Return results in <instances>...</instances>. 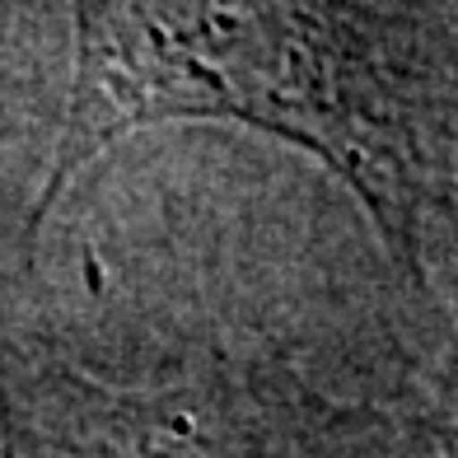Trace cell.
<instances>
[{
    "instance_id": "1",
    "label": "cell",
    "mask_w": 458,
    "mask_h": 458,
    "mask_svg": "<svg viewBox=\"0 0 458 458\" xmlns=\"http://www.w3.org/2000/svg\"><path fill=\"white\" fill-rule=\"evenodd\" d=\"M75 75L33 229L155 122H239L327 164L407 276L445 201V103L421 38L369 0H71Z\"/></svg>"
},
{
    "instance_id": "2",
    "label": "cell",
    "mask_w": 458,
    "mask_h": 458,
    "mask_svg": "<svg viewBox=\"0 0 458 458\" xmlns=\"http://www.w3.org/2000/svg\"><path fill=\"white\" fill-rule=\"evenodd\" d=\"M0 458H300V435L258 388H113L5 351Z\"/></svg>"
}]
</instances>
